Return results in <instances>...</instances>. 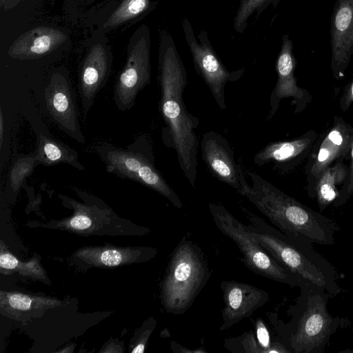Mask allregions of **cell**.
Listing matches in <instances>:
<instances>
[{"label":"cell","instance_id":"1","mask_svg":"<svg viewBox=\"0 0 353 353\" xmlns=\"http://www.w3.org/2000/svg\"><path fill=\"white\" fill-rule=\"evenodd\" d=\"M188 83L183 63L171 34L166 30L159 32V109L165 124L162 140L173 148L185 177L196 188L199 141L196 131L199 118L190 113L183 100Z\"/></svg>","mask_w":353,"mask_h":353},{"label":"cell","instance_id":"2","mask_svg":"<svg viewBox=\"0 0 353 353\" xmlns=\"http://www.w3.org/2000/svg\"><path fill=\"white\" fill-rule=\"evenodd\" d=\"M250 185L239 165L240 189L279 230L288 236L312 244L331 245L340 227L335 220L316 212L285 194L254 172L247 170Z\"/></svg>","mask_w":353,"mask_h":353},{"label":"cell","instance_id":"3","mask_svg":"<svg viewBox=\"0 0 353 353\" xmlns=\"http://www.w3.org/2000/svg\"><path fill=\"white\" fill-rule=\"evenodd\" d=\"M252 223V236L276 261L305 281L323 288L332 297L341 292L335 268L308 241L286 236L243 210Z\"/></svg>","mask_w":353,"mask_h":353},{"label":"cell","instance_id":"4","mask_svg":"<svg viewBox=\"0 0 353 353\" xmlns=\"http://www.w3.org/2000/svg\"><path fill=\"white\" fill-rule=\"evenodd\" d=\"M210 276L201 248L183 238L174 250L161 290L162 304L175 315L183 314L193 303Z\"/></svg>","mask_w":353,"mask_h":353},{"label":"cell","instance_id":"5","mask_svg":"<svg viewBox=\"0 0 353 353\" xmlns=\"http://www.w3.org/2000/svg\"><path fill=\"white\" fill-rule=\"evenodd\" d=\"M209 209L217 228L236 243L243 254L241 261L251 271L292 287L307 283L276 261L224 206L210 203Z\"/></svg>","mask_w":353,"mask_h":353},{"label":"cell","instance_id":"6","mask_svg":"<svg viewBox=\"0 0 353 353\" xmlns=\"http://www.w3.org/2000/svg\"><path fill=\"white\" fill-rule=\"evenodd\" d=\"M301 288L302 310L289 345L295 353H321L339 325V319L327 310L328 299L332 296L310 282Z\"/></svg>","mask_w":353,"mask_h":353},{"label":"cell","instance_id":"7","mask_svg":"<svg viewBox=\"0 0 353 353\" xmlns=\"http://www.w3.org/2000/svg\"><path fill=\"white\" fill-rule=\"evenodd\" d=\"M96 152L104 163L108 172L123 179L139 182L161 194L174 207L182 208L181 199L154 166L151 150L135 152L103 143L96 146Z\"/></svg>","mask_w":353,"mask_h":353},{"label":"cell","instance_id":"8","mask_svg":"<svg viewBox=\"0 0 353 353\" xmlns=\"http://www.w3.org/2000/svg\"><path fill=\"white\" fill-rule=\"evenodd\" d=\"M150 28L139 26L130 37L125 64L119 74L114 89V101L118 110H130L138 94L150 83Z\"/></svg>","mask_w":353,"mask_h":353},{"label":"cell","instance_id":"9","mask_svg":"<svg viewBox=\"0 0 353 353\" xmlns=\"http://www.w3.org/2000/svg\"><path fill=\"white\" fill-rule=\"evenodd\" d=\"M181 24L195 70L209 88L218 107L225 110V85L228 82H234L240 79L243 75L244 68L228 71L212 48L208 32L203 30L196 37L192 24L187 18L182 19Z\"/></svg>","mask_w":353,"mask_h":353},{"label":"cell","instance_id":"10","mask_svg":"<svg viewBox=\"0 0 353 353\" xmlns=\"http://www.w3.org/2000/svg\"><path fill=\"white\" fill-rule=\"evenodd\" d=\"M44 99L48 112L59 129L76 141L85 143L74 92L65 68H59L51 72Z\"/></svg>","mask_w":353,"mask_h":353},{"label":"cell","instance_id":"11","mask_svg":"<svg viewBox=\"0 0 353 353\" xmlns=\"http://www.w3.org/2000/svg\"><path fill=\"white\" fill-rule=\"evenodd\" d=\"M353 143V126L341 117H335L333 125L319 142L316 152H312L306 166L307 192L313 197L316 182L329 166L343 161L350 154Z\"/></svg>","mask_w":353,"mask_h":353},{"label":"cell","instance_id":"12","mask_svg":"<svg viewBox=\"0 0 353 353\" xmlns=\"http://www.w3.org/2000/svg\"><path fill=\"white\" fill-rule=\"evenodd\" d=\"M295 65L293 43L289 35L285 34L282 38L281 48L276 63L277 81L270 97V110L266 121L274 116L283 99H292L295 113L303 111L310 103L312 97L309 92L297 85L294 77Z\"/></svg>","mask_w":353,"mask_h":353},{"label":"cell","instance_id":"13","mask_svg":"<svg viewBox=\"0 0 353 353\" xmlns=\"http://www.w3.org/2000/svg\"><path fill=\"white\" fill-rule=\"evenodd\" d=\"M112 63L110 48L105 43L93 44L83 59L80 68L78 90L84 120L97 94L109 77Z\"/></svg>","mask_w":353,"mask_h":353},{"label":"cell","instance_id":"14","mask_svg":"<svg viewBox=\"0 0 353 353\" xmlns=\"http://www.w3.org/2000/svg\"><path fill=\"white\" fill-rule=\"evenodd\" d=\"M330 68L335 79L344 75L353 55V0H336L330 23Z\"/></svg>","mask_w":353,"mask_h":353},{"label":"cell","instance_id":"15","mask_svg":"<svg viewBox=\"0 0 353 353\" xmlns=\"http://www.w3.org/2000/svg\"><path fill=\"white\" fill-rule=\"evenodd\" d=\"M224 306L221 332L234 325L266 303L269 294L265 290L248 283L226 281L221 283Z\"/></svg>","mask_w":353,"mask_h":353},{"label":"cell","instance_id":"16","mask_svg":"<svg viewBox=\"0 0 353 353\" xmlns=\"http://www.w3.org/2000/svg\"><path fill=\"white\" fill-rule=\"evenodd\" d=\"M317 136L311 130L292 140L270 142L255 154L254 163L259 166L272 164L274 169L288 172L309 156Z\"/></svg>","mask_w":353,"mask_h":353},{"label":"cell","instance_id":"17","mask_svg":"<svg viewBox=\"0 0 353 353\" xmlns=\"http://www.w3.org/2000/svg\"><path fill=\"white\" fill-rule=\"evenodd\" d=\"M202 159L210 172L220 181L237 191L240 189L239 164L228 140L214 131L203 134L201 141Z\"/></svg>","mask_w":353,"mask_h":353},{"label":"cell","instance_id":"18","mask_svg":"<svg viewBox=\"0 0 353 353\" xmlns=\"http://www.w3.org/2000/svg\"><path fill=\"white\" fill-rule=\"evenodd\" d=\"M66 39V34L57 28L39 26L21 34L10 45L7 54L18 60L39 59L57 49Z\"/></svg>","mask_w":353,"mask_h":353},{"label":"cell","instance_id":"19","mask_svg":"<svg viewBox=\"0 0 353 353\" xmlns=\"http://www.w3.org/2000/svg\"><path fill=\"white\" fill-rule=\"evenodd\" d=\"M349 175L350 168L343 161L336 162L323 171L316 182L313 195L321 211L331 203L339 207L347 201Z\"/></svg>","mask_w":353,"mask_h":353},{"label":"cell","instance_id":"20","mask_svg":"<svg viewBox=\"0 0 353 353\" xmlns=\"http://www.w3.org/2000/svg\"><path fill=\"white\" fill-rule=\"evenodd\" d=\"M36 162L46 166L65 163L82 171L85 167L79 161L78 152L68 145L41 133L34 152Z\"/></svg>","mask_w":353,"mask_h":353},{"label":"cell","instance_id":"21","mask_svg":"<svg viewBox=\"0 0 353 353\" xmlns=\"http://www.w3.org/2000/svg\"><path fill=\"white\" fill-rule=\"evenodd\" d=\"M154 5L152 0H123L109 16L102 28L105 32L142 16Z\"/></svg>","mask_w":353,"mask_h":353},{"label":"cell","instance_id":"22","mask_svg":"<svg viewBox=\"0 0 353 353\" xmlns=\"http://www.w3.org/2000/svg\"><path fill=\"white\" fill-rule=\"evenodd\" d=\"M37 165L34 153L22 155L15 161L8 179V182L13 191L19 190L26 178L32 173Z\"/></svg>","mask_w":353,"mask_h":353},{"label":"cell","instance_id":"23","mask_svg":"<svg viewBox=\"0 0 353 353\" xmlns=\"http://www.w3.org/2000/svg\"><path fill=\"white\" fill-rule=\"evenodd\" d=\"M270 0H240L234 20V28L239 33H242L247 27L248 20L255 11L259 13L262 6L268 4Z\"/></svg>","mask_w":353,"mask_h":353},{"label":"cell","instance_id":"24","mask_svg":"<svg viewBox=\"0 0 353 353\" xmlns=\"http://www.w3.org/2000/svg\"><path fill=\"white\" fill-rule=\"evenodd\" d=\"M256 339L263 348L264 353H286L290 352L283 344L279 342H271L269 331L261 319L255 322Z\"/></svg>","mask_w":353,"mask_h":353},{"label":"cell","instance_id":"25","mask_svg":"<svg viewBox=\"0 0 353 353\" xmlns=\"http://www.w3.org/2000/svg\"><path fill=\"white\" fill-rule=\"evenodd\" d=\"M39 299H34L20 293H8L6 294V302L15 310L28 311L37 303Z\"/></svg>","mask_w":353,"mask_h":353},{"label":"cell","instance_id":"26","mask_svg":"<svg viewBox=\"0 0 353 353\" xmlns=\"http://www.w3.org/2000/svg\"><path fill=\"white\" fill-rule=\"evenodd\" d=\"M230 340L240 345V352L264 353L252 332H245L241 336Z\"/></svg>","mask_w":353,"mask_h":353},{"label":"cell","instance_id":"27","mask_svg":"<svg viewBox=\"0 0 353 353\" xmlns=\"http://www.w3.org/2000/svg\"><path fill=\"white\" fill-rule=\"evenodd\" d=\"M99 261L101 263L108 266L119 265L123 260L124 256L117 250H105L99 256Z\"/></svg>","mask_w":353,"mask_h":353},{"label":"cell","instance_id":"28","mask_svg":"<svg viewBox=\"0 0 353 353\" xmlns=\"http://www.w3.org/2000/svg\"><path fill=\"white\" fill-rule=\"evenodd\" d=\"M70 223L72 228L83 230L91 226L92 221L87 215L79 214L70 219Z\"/></svg>","mask_w":353,"mask_h":353},{"label":"cell","instance_id":"29","mask_svg":"<svg viewBox=\"0 0 353 353\" xmlns=\"http://www.w3.org/2000/svg\"><path fill=\"white\" fill-rule=\"evenodd\" d=\"M353 102V80L347 85L343 94L340 99L341 109L343 111L349 108Z\"/></svg>","mask_w":353,"mask_h":353},{"label":"cell","instance_id":"30","mask_svg":"<svg viewBox=\"0 0 353 353\" xmlns=\"http://www.w3.org/2000/svg\"><path fill=\"white\" fill-rule=\"evenodd\" d=\"M351 162L350 165L349 183L347 186V199L353 194V143L350 150Z\"/></svg>","mask_w":353,"mask_h":353},{"label":"cell","instance_id":"31","mask_svg":"<svg viewBox=\"0 0 353 353\" xmlns=\"http://www.w3.org/2000/svg\"><path fill=\"white\" fill-rule=\"evenodd\" d=\"M22 0H0V7L8 11L14 8Z\"/></svg>","mask_w":353,"mask_h":353},{"label":"cell","instance_id":"32","mask_svg":"<svg viewBox=\"0 0 353 353\" xmlns=\"http://www.w3.org/2000/svg\"><path fill=\"white\" fill-rule=\"evenodd\" d=\"M4 134V119L2 110H0V148L1 149Z\"/></svg>","mask_w":353,"mask_h":353},{"label":"cell","instance_id":"33","mask_svg":"<svg viewBox=\"0 0 353 353\" xmlns=\"http://www.w3.org/2000/svg\"><path fill=\"white\" fill-rule=\"evenodd\" d=\"M145 344L139 343L132 350V353H142L145 350Z\"/></svg>","mask_w":353,"mask_h":353}]
</instances>
